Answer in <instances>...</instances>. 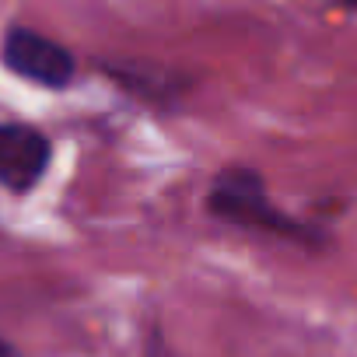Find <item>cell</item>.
Segmentation results:
<instances>
[{
	"mask_svg": "<svg viewBox=\"0 0 357 357\" xmlns=\"http://www.w3.org/2000/svg\"><path fill=\"white\" fill-rule=\"evenodd\" d=\"M4 63L18 77L36 81L43 88H63L74 77V56L60 43H53V39L32 32V29H11L8 32Z\"/></svg>",
	"mask_w": 357,
	"mask_h": 357,
	"instance_id": "7a4b0ae2",
	"label": "cell"
},
{
	"mask_svg": "<svg viewBox=\"0 0 357 357\" xmlns=\"http://www.w3.org/2000/svg\"><path fill=\"white\" fill-rule=\"evenodd\" d=\"M50 165V140L22 123L0 126V183L15 193L32 190Z\"/></svg>",
	"mask_w": 357,
	"mask_h": 357,
	"instance_id": "3957f363",
	"label": "cell"
},
{
	"mask_svg": "<svg viewBox=\"0 0 357 357\" xmlns=\"http://www.w3.org/2000/svg\"><path fill=\"white\" fill-rule=\"evenodd\" d=\"M0 357H18V350H15L11 343H4V340H0Z\"/></svg>",
	"mask_w": 357,
	"mask_h": 357,
	"instance_id": "277c9868",
	"label": "cell"
},
{
	"mask_svg": "<svg viewBox=\"0 0 357 357\" xmlns=\"http://www.w3.org/2000/svg\"><path fill=\"white\" fill-rule=\"evenodd\" d=\"M347 4H357V0H347Z\"/></svg>",
	"mask_w": 357,
	"mask_h": 357,
	"instance_id": "5b68a950",
	"label": "cell"
},
{
	"mask_svg": "<svg viewBox=\"0 0 357 357\" xmlns=\"http://www.w3.org/2000/svg\"><path fill=\"white\" fill-rule=\"evenodd\" d=\"M211 211L231 225H249V228H266V231H298L291 221H284V214L270 207L259 175L245 168H231L214 178Z\"/></svg>",
	"mask_w": 357,
	"mask_h": 357,
	"instance_id": "6da1fadb",
	"label": "cell"
}]
</instances>
